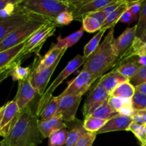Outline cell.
<instances>
[{
    "mask_svg": "<svg viewBox=\"0 0 146 146\" xmlns=\"http://www.w3.org/2000/svg\"><path fill=\"white\" fill-rule=\"evenodd\" d=\"M9 146H38L44 141L38 128V118L31 106L20 110L4 138Z\"/></svg>",
    "mask_w": 146,
    "mask_h": 146,
    "instance_id": "1",
    "label": "cell"
},
{
    "mask_svg": "<svg viewBox=\"0 0 146 146\" xmlns=\"http://www.w3.org/2000/svg\"><path fill=\"white\" fill-rule=\"evenodd\" d=\"M114 39V27H113L108 30V34L96 49L86 59L83 70L91 74L96 79L104 76L118 61L113 49Z\"/></svg>",
    "mask_w": 146,
    "mask_h": 146,
    "instance_id": "2",
    "label": "cell"
},
{
    "mask_svg": "<svg viewBox=\"0 0 146 146\" xmlns=\"http://www.w3.org/2000/svg\"><path fill=\"white\" fill-rule=\"evenodd\" d=\"M51 21H54V20L36 14L25 24L11 31L0 41V52L24 43L41 27Z\"/></svg>",
    "mask_w": 146,
    "mask_h": 146,
    "instance_id": "3",
    "label": "cell"
},
{
    "mask_svg": "<svg viewBox=\"0 0 146 146\" xmlns=\"http://www.w3.org/2000/svg\"><path fill=\"white\" fill-rule=\"evenodd\" d=\"M17 7L23 11L42 16L52 20L64 11H70L68 1L59 0H19Z\"/></svg>",
    "mask_w": 146,
    "mask_h": 146,
    "instance_id": "4",
    "label": "cell"
},
{
    "mask_svg": "<svg viewBox=\"0 0 146 146\" xmlns=\"http://www.w3.org/2000/svg\"><path fill=\"white\" fill-rule=\"evenodd\" d=\"M86 61V58H84V56L77 55L76 56L74 57L71 61L68 62L66 66L62 70L61 73L58 74V76L55 78L54 81L51 84V85L48 86L45 91L44 94L41 96H40L39 100L38 102V106H37L36 111V115L38 116V114L41 111V110L44 108L46 104L48 103V101L51 99V97L53 96V93L54 92L56 88L66 79L68 78L71 74L75 71H76L81 66L84 64Z\"/></svg>",
    "mask_w": 146,
    "mask_h": 146,
    "instance_id": "5",
    "label": "cell"
},
{
    "mask_svg": "<svg viewBox=\"0 0 146 146\" xmlns=\"http://www.w3.org/2000/svg\"><path fill=\"white\" fill-rule=\"evenodd\" d=\"M58 26L54 21H51L44 24L38 31H36L25 42V46L23 51L28 55L35 53L36 55L43 46L44 43L50 36L54 35Z\"/></svg>",
    "mask_w": 146,
    "mask_h": 146,
    "instance_id": "6",
    "label": "cell"
},
{
    "mask_svg": "<svg viewBox=\"0 0 146 146\" xmlns=\"http://www.w3.org/2000/svg\"><path fill=\"white\" fill-rule=\"evenodd\" d=\"M96 80V79L91 74L82 69L74 79L68 83V86L58 96V97L61 98L67 95L82 96L89 90Z\"/></svg>",
    "mask_w": 146,
    "mask_h": 146,
    "instance_id": "7",
    "label": "cell"
},
{
    "mask_svg": "<svg viewBox=\"0 0 146 146\" xmlns=\"http://www.w3.org/2000/svg\"><path fill=\"white\" fill-rule=\"evenodd\" d=\"M66 51V49H64L58 59L52 66L46 68V69L42 70L41 71H39V72H36L34 66H31V73H30L29 75L30 81H31V84H32L34 88L36 89V91H37V94H39L40 96H41L46 90V86L48 85V82H49L50 78H51L53 73L56 68L58 63L62 58L64 54H65Z\"/></svg>",
    "mask_w": 146,
    "mask_h": 146,
    "instance_id": "8",
    "label": "cell"
},
{
    "mask_svg": "<svg viewBox=\"0 0 146 146\" xmlns=\"http://www.w3.org/2000/svg\"><path fill=\"white\" fill-rule=\"evenodd\" d=\"M35 15L36 14L19 10L17 7V11L12 16L6 19L0 20V41L11 31L25 24Z\"/></svg>",
    "mask_w": 146,
    "mask_h": 146,
    "instance_id": "9",
    "label": "cell"
},
{
    "mask_svg": "<svg viewBox=\"0 0 146 146\" xmlns=\"http://www.w3.org/2000/svg\"><path fill=\"white\" fill-rule=\"evenodd\" d=\"M110 94L108 91L102 86L97 84L94 88L85 101L83 109L84 119L91 116L94 111L97 108L108 101Z\"/></svg>",
    "mask_w": 146,
    "mask_h": 146,
    "instance_id": "10",
    "label": "cell"
},
{
    "mask_svg": "<svg viewBox=\"0 0 146 146\" xmlns=\"http://www.w3.org/2000/svg\"><path fill=\"white\" fill-rule=\"evenodd\" d=\"M60 98V97H59ZM81 96L67 95L60 98L58 112L64 122H72L76 119V114L81 101Z\"/></svg>",
    "mask_w": 146,
    "mask_h": 146,
    "instance_id": "11",
    "label": "cell"
},
{
    "mask_svg": "<svg viewBox=\"0 0 146 146\" xmlns=\"http://www.w3.org/2000/svg\"><path fill=\"white\" fill-rule=\"evenodd\" d=\"M36 94L37 91L31 84L29 76L24 79L19 81L18 90L14 100L17 103L19 110H21L29 105Z\"/></svg>",
    "mask_w": 146,
    "mask_h": 146,
    "instance_id": "12",
    "label": "cell"
},
{
    "mask_svg": "<svg viewBox=\"0 0 146 146\" xmlns=\"http://www.w3.org/2000/svg\"><path fill=\"white\" fill-rule=\"evenodd\" d=\"M135 31V25L133 27H128L120 36L114 39L113 49L115 56L118 57V61L122 58L133 44L136 38Z\"/></svg>",
    "mask_w": 146,
    "mask_h": 146,
    "instance_id": "13",
    "label": "cell"
},
{
    "mask_svg": "<svg viewBox=\"0 0 146 146\" xmlns=\"http://www.w3.org/2000/svg\"><path fill=\"white\" fill-rule=\"evenodd\" d=\"M19 111V108L14 100L9 101L0 108V127L4 133V138L8 133L11 123Z\"/></svg>",
    "mask_w": 146,
    "mask_h": 146,
    "instance_id": "14",
    "label": "cell"
},
{
    "mask_svg": "<svg viewBox=\"0 0 146 146\" xmlns=\"http://www.w3.org/2000/svg\"><path fill=\"white\" fill-rule=\"evenodd\" d=\"M112 1L113 0H84L82 5L71 12L74 17V20L82 21L86 16L102 9Z\"/></svg>",
    "mask_w": 146,
    "mask_h": 146,
    "instance_id": "15",
    "label": "cell"
},
{
    "mask_svg": "<svg viewBox=\"0 0 146 146\" xmlns=\"http://www.w3.org/2000/svg\"><path fill=\"white\" fill-rule=\"evenodd\" d=\"M133 122V121L131 117L118 114L116 116L108 120L105 125L97 132V134L119 131H128L130 125Z\"/></svg>",
    "mask_w": 146,
    "mask_h": 146,
    "instance_id": "16",
    "label": "cell"
},
{
    "mask_svg": "<svg viewBox=\"0 0 146 146\" xmlns=\"http://www.w3.org/2000/svg\"><path fill=\"white\" fill-rule=\"evenodd\" d=\"M63 51L64 49L58 48L56 44H54L43 58H40V56H38V54L32 64L36 72H39L52 66L58 59Z\"/></svg>",
    "mask_w": 146,
    "mask_h": 146,
    "instance_id": "17",
    "label": "cell"
},
{
    "mask_svg": "<svg viewBox=\"0 0 146 146\" xmlns=\"http://www.w3.org/2000/svg\"><path fill=\"white\" fill-rule=\"evenodd\" d=\"M38 128L44 138H49L50 135L54 133L63 128H66L67 126L61 117L58 115H56L52 118L46 121H41L38 119Z\"/></svg>",
    "mask_w": 146,
    "mask_h": 146,
    "instance_id": "18",
    "label": "cell"
},
{
    "mask_svg": "<svg viewBox=\"0 0 146 146\" xmlns=\"http://www.w3.org/2000/svg\"><path fill=\"white\" fill-rule=\"evenodd\" d=\"M127 81H129V79L121 75L115 69H113L108 74L103 76L98 84L102 86L111 94L118 86Z\"/></svg>",
    "mask_w": 146,
    "mask_h": 146,
    "instance_id": "19",
    "label": "cell"
},
{
    "mask_svg": "<svg viewBox=\"0 0 146 146\" xmlns=\"http://www.w3.org/2000/svg\"><path fill=\"white\" fill-rule=\"evenodd\" d=\"M25 42L0 52V70L8 66L14 62V60L24 49Z\"/></svg>",
    "mask_w": 146,
    "mask_h": 146,
    "instance_id": "20",
    "label": "cell"
},
{
    "mask_svg": "<svg viewBox=\"0 0 146 146\" xmlns=\"http://www.w3.org/2000/svg\"><path fill=\"white\" fill-rule=\"evenodd\" d=\"M129 8V1H124V2L118 7L114 11H113L108 17H106L101 27V30L110 29L115 27V24L119 21L121 16Z\"/></svg>",
    "mask_w": 146,
    "mask_h": 146,
    "instance_id": "21",
    "label": "cell"
},
{
    "mask_svg": "<svg viewBox=\"0 0 146 146\" xmlns=\"http://www.w3.org/2000/svg\"><path fill=\"white\" fill-rule=\"evenodd\" d=\"M76 120L73 121L74 125L68 130L65 146H75L81 137L87 132L84 127V122Z\"/></svg>",
    "mask_w": 146,
    "mask_h": 146,
    "instance_id": "22",
    "label": "cell"
},
{
    "mask_svg": "<svg viewBox=\"0 0 146 146\" xmlns=\"http://www.w3.org/2000/svg\"><path fill=\"white\" fill-rule=\"evenodd\" d=\"M59 101V97L53 96L37 116L38 119L40 118L41 121H46L55 116L58 112Z\"/></svg>",
    "mask_w": 146,
    "mask_h": 146,
    "instance_id": "23",
    "label": "cell"
},
{
    "mask_svg": "<svg viewBox=\"0 0 146 146\" xmlns=\"http://www.w3.org/2000/svg\"><path fill=\"white\" fill-rule=\"evenodd\" d=\"M142 66L143 65L139 62V61H129L128 62L121 64L114 69L130 80L138 72Z\"/></svg>",
    "mask_w": 146,
    "mask_h": 146,
    "instance_id": "24",
    "label": "cell"
},
{
    "mask_svg": "<svg viewBox=\"0 0 146 146\" xmlns=\"http://www.w3.org/2000/svg\"><path fill=\"white\" fill-rule=\"evenodd\" d=\"M84 29L81 27L79 30L72 33L65 38H61V36H59L57 37V43L56 44V46L61 49H67L76 44L81 39L84 34Z\"/></svg>",
    "mask_w": 146,
    "mask_h": 146,
    "instance_id": "25",
    "label": "cell"
},
{
    "mask_svg": "<svg viewBox=\"0 0 146 146\" xmlns=\"http://www.w3.org/2000/svg\"><path fill=\"white\" fill-rule=\"evenodd\" d=\"M135 94V86H133L129 81H127L118 86L110 94V96L118 97L123 99H132Z\"/></svg>",
    "mask_w": 146,
    "mask_h": 146,
    "instance_id": "26",
    "label": "cell"
},
{
    "mask_svg": "<svg viewBox=\"0 0 146 146\" xmlns=\"http://www.w3.org/2000/svg\"><path fill=\"white\" fill-rule=\"evenodd\" d=\"M134 56H139L140 58H146V42H143L138 38H135L130 49L123 56L121 59H128Z\"/></svg>",
    "mask_w": 146,
    "mask_h": 146,
    "instance_id": "27",
    "label": "cell"
},
{
    "mask_svg": "<svg viewBox=\"0 0 146 146\" xmlns=\"http://www.w3.org/2000/svg\"><path fill=\"white\" fill-rule=\"evenodd\" d=\"M118 113L113 109L111 106L108 104V101L103 104L100 106L98 108H97L95 111L93 112L91 116L96 117V118H100V119H104L108 121L111 119L113 117L118 115Z\"/></svg>",
    "mask_w": 146,
    "mask_h": 146,
    "instance_id": "28",
    "label": "cell"
},
{
    "mask_svg": "<svg viewBox=\"0 0 146 146\" xmlns=\"http://www.w3.org/2000/svg\"><path fill=\"white\" fill-rule=\"evenodd\" d=\"M23 50L21 51V52L20 53L19 55L17 56V58L14 60V61L12 64H10L8 66L5 67V68L0 70V84H1L4 79H6L7 77L11 76V74H12V72L14 71V70L18 66H21V63L29 56L28 55V54H26Z\"/></svg>",
    "mask_w": 146,
    "mask_h": 146,
    "instance_id": "29",
    "label": "cell"
},
{
    "mask_svg": "<svg viewBox=\"0 0 146 146\" xmlns=\"http://www.w3.org/2000/svg\"><path fill=\"white\" fill-rule=\"evenodd\" d=\"M106 120L100 119L94 116H89L84 121V127L87 132L96 133L105 125Z\"/></svg>",
    "mask_w": 146,
    "mask_h": 146,
    "instance_id": "30",
    "label": "cell"
},
{
    "mask_svg": "<svg viewBox=\"0 0 146 146\" xmlns=\"http://www.w3.org/2000/svg\"><path fill=\"white\" fill-rule=\"evenodd\" d=\"M136 38L141 39L146 31V0H143L141 6V13L138 19V23L135 25Z\"/></svg>",
    "mask_w": 146,
    "mask_h": 146,
    "instance_id": "31",
    "label": "cell"
},
{
    "mask_svg": "<svg viewBox=\"0 0 146 146\" xmlns=\"http://www.w3.org/2000/svg\"><path fill=\"white\" fill-rule=\"evenodd\" d=\"M68 132L67 128H63L51 134L48 138V146H65Z\"/></svg>",
    "mask_w": 146,
    "mask_h": 146,
    "instance_id": "32",
    "label": "cell"
},
{
    "mask_svg": "<svg viewBox=\"0 0 146 146\" xmlns=\"http://www.w3.org/2000/svg\"><path fill=\"white\" fill-rule=\"evenodd\" d=\"M106 32V30H100L98 34H96L92 38H91L89 41L87 43L85 46L84 49V56L86 59L97 48V47L99 46L100 41H101L102 36H104V33Z\"/></svg>",
    "mask_w": 146,
    "mask_h": 146,
    "instance_id": "33",
    "label": "cell"
},
{
    "mask_svg": "<svg viewBox=\"0 0 146 146\" xmlns=\"http://www.w3.org/2000/svg\"><path fill=\"white\" fill-rule=\"evenodd\" d=\"M128 131H131L135 135L141 146H146V128L145 125L133 122L130 125Z\"/></svg>",
    "mask_w": 146,
    "mask_h": 146,
    "instance_id": "34",
    "label": "cell"
},
{
    "mask_svg": "<svg viewBox=\"0 0 146 146\" xmlns=\"http://www.w3.org/2000/svg\"><path fill=\"white\" fill-rule=\"evenodd\" d=\"M82 28L87 32L94 33L101 30V24L96 19L91 16H86L82 19Z\"/></svg>",
    "mask_w": 146,
    "mask_h": 146,
    "instance_id": "35",
    "label": "cell"
},
{
    "mask_svg": "<svg viewBox=\"0 0 146 146\" xmlns=\"http://www.w3.org/2000/svg\"><path fill=\"white\" fill-rule=\"evenodd\" d=\"M31 73V66L22 67L18 66L11 74V76L14 81H21L29 76Z\"/></svg>",
    "mask_w": 146,
    "mask_h": 146,
    "instance_id": "36",
    "label": "cell"
},
{
    "mask_svg": "<svg viewBox=\"0 0 146 146\" xmlns=\"http://www.w3.org/2000/svg\"><path fill=\"white\" fill-rule=\"evenodd\" d=\"M132 106L134 110L146 109V95L135 91L132 98Z\"/></svg>",
    "mask_w": 146,
    "mask_h": 146,
    "instance_id": "37",
    "label": "cell"
},
{
    "mask_svg": "<svg viewBox=\"0 0 146 146\" xmlns=\"http://www.w3.org/2000/svg\"><path fill=\"white\" fill-rule=\"evenodd\" d=\"M74 21V17L71 11H66L61 13L54 19V22L57 26L68 25Z\"/></svg>",
    "mask_w": 146,
    "mask_h": 146,
    "instance_id": "38",
    "label": "cell"
},
{
    "mask_svg": "<svg viewBox=\"0 0 146 146\" xmlns=\"http://www.w3.org/2000/svg\"><path fill=\"white\" fill-rule=\"evenodd\" d=\"M129 82L135 87L146 83V64L140 68L138 72L129 80Z\"/></svg>",
    "mask_w": 146,
    "mask_h": 146,
    "instance_id": "39",
    "label": "cell"
},
{
    "mask_svg": "<svg viewBox=\"0 0 146 146\" xmlns=\"http://www.w3.org/2000/svg\"><path fill=\"white\" fill-rule=\"evenodd\" d=\"M97 135L98 134L96 133L86 132L77 142L75 146H92Z\"/></svg>",
    "mask_w": 146,
    "mask_h": 146,
    "instance_id": "40",
    "label": "cell"
},
{
    "mask_svg": "<svg viewBox=\"0 0 146 146\" xmlns=\"http://www.w3.org/2000/svg\"><path fill=\"white\" fill-rule=\"evenodd\" d=\"M143 0H138V1H129V8L128 11L132 14L135 20L138 19L141 10V6Z\"/></svg>",
    "mask_w": 146,
    "mask_h": 146,
    "instance_id": "41",
    "label": "cell"
},
{
    "mask_svg": "<svg viewBox=\"0 0 146 146\" xmlns=\"http://www.w3.org/2000/svg\"><path fill=\"white\" fill-rule=\"evenodd\" d=\"M131 118L134 123L146 125V109L134 110Z\"/></svg>",
    "mask_w": 146,
    "mask_h": 146,
    "instance_id": "42",
    "label": "cell"
},
{
    "mask_svg": "<svg viewBox=\"0 0 146 146\" xmlns=\"http://www.w3.org/2000/svg\"><path fill=\"white\" fill-rule=\"evenodd\" d=\"M129 99H123V98H118V97L110 96L108 100V103L115 111L118 113L119 110L123 107V106Z\"/></svg>",
    "mask_w": 146,
    "mask_h": 146,
    "instance_id": "43",
    "label": "cell"
},
{
    "mask_svg": "<svg viewBox=\"0 0 146 146\" xmlns=\"http://www.w3.org/2000/svg\"><path fill=\"white\" fill-rule=\"evenodd\" d=\"M124 1H125V0H113V1L111 4H108V5L106 6V7H104V9H102L101 11L104 12V16H105L106 18L108 17L113 11H115L118 7H120V6L124 2Z\"/></svg>",
    "mask_w": 146,
    "mask_h": 146,
    "instance_id": "44",
    "label": "cell"
},
{
    "mask_svg": "<svg viewBox=\"0 0 146 146\" xmlns=\"http://www.w3.org/2000/svg\"><path fill=\"white\" fill-rule=\"evenodd\" d=\"M133 21H135L133 16L132 15V14L128 9L121 16V19L119 20V22L124 23V24H130V23L133 22Z\"/></svg>",
    "mask_w": 146,
    "mask_h": 146,
    "instance_id": "45",
    "label": "cell"
},
{
    "mask_svg": "<svg viewBox=\"0 0 146 146\" xmlns=\"http://www.w3.org/2000/svg\"><path fill=\"white\" fill-rule=\"evenodd\" d=\"M88 16H91V17L96 19L99 21L100 24H101V27H102L103 24H104V21H105V19H106V17H105V16H104V12L101 11V9L99 10V11H96V12H94V13H92V14H89V15H88Z\"/></svg>",
    "mask_w": 146,
    "mask_h": 146,
    "instance_id": "46",
    "label": "cell"
},
{
    "mask_svg": "<svg viewBox=\"0 0 146 146\" xmlns=\"http://www.w3.org/2000/svg\"><path fill=\"white\" fill-rule=\"evenodd\" d=\"M14 1V0H0V11L5 9L9 4H11Z\"/></svg>",
    "mask_w": 146,
    "mask_h": 146,
    "instance_id": "47",
    "label": "cell"
},
{
    "mask_svg": "<svg viewBox=\"0 0 146 146\" xmlns=\"http://www.w3.org/2000/svg\"><path fill=\"white\" fill-rule=\"evenodd\" d=\"M135 91L146 95V83L141 84V85L135 87Z\"/></svg>",
    "mask_w": 146,
    "mask_h": 146,
    "instance_id": "48",
    "label": "cell"
},
{
    "mask_svg": "<svg viewBox=\"0 0 146 146\" xmlns=\"http://www.w3.org/2000/svg\"><path fill=\"white\" fill-rule=\"evenodd\" d=\"M0 146H9L8 143H7V142L6 141V140L4 138L2 141H0Z\"/></svg>",
    "mask_w": 146,
    "mask_h": 146,
    "instance_id": "49",
    "label": "cell"
},
{
    "mask_svg": "<svg viewBox=\"0 0 146 146\" xmlns=\"http://www.w3.org/2000/svg\"><path fill=\"white\" fill-rule=\"evenodd\" d=\"M141 40L143 41V42H146V31L145 34H144L143 36L142 37V38H141Z\"/></svg>",
    "mask_w": 146,
    "mask_h": 146,
    "instance_id": "50",
    "label": "cell"
},
{
    "mask_svg": "<svg viewBox=\"0 0 146 146\" xmlns=\"http://www.w3.org/2000/svg\"><path fill=\"white\" fill-rule=\"evenodd\" d=\"M0 136H2V137H4V133H3V132H2V130H1V127H0Z\"/></svg>",
    "mask_w": 146,
    "mask_h": 146,
    "instance_id": "51",
    "label": "cell"
},
{
    "mask_svg": "<svg viewBox=\"0 0 146 146\" xmlns=\"http://www.w3.org/2000/svg\"><path fill=\"white\" fill-rule=\"evenodd\" d=\"M145 128H146V125H145Z\"/></svg>",
    "mask_w": 146,
    "mask_h": 146,
    "instance_id": "52",
    "label": "cell"
}]
</instances>
